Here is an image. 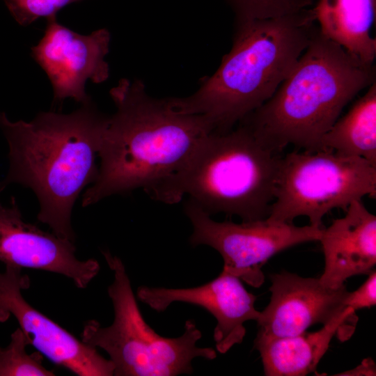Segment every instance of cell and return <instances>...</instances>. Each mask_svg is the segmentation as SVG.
<instances>
[{"mask_svg":"<svg viewBox=\"0 0 376 376\" xmlns=\"http://www.w3.org/2000/svg\"><path fill=\"white\" fill-rule=\"evenodd\" d=\"M184 210L193 229L190 243L215 249L223 258V271L254 288L264 283L262 268L269 258L292 246L319 241L323 229L267 218L240 224L219 222L189 200Z\"/></svg>","mask_w":376,"mask_h":376,"instance_id":"cell-8","label":"cell"},{"mask_svg":"<svg viewBox=\"0 0 376 376\" xmlns=\"http://www.w3.org/2000/svg\"><path fill=\"white\" fill-rule=\"evenodd\" d=\"M313 8L279 17L236 20L230 51L217 71L186 97L169 98L185 113L204 116L226 132L276 92L306 50L316 29Z\"/></svg>","mask_w":376,"mask_h":376,"instance_id":"cell-3","label":"cell"},{"mask_svg":"<svg viewBox=\"0 0 376 376\" xmlns=\"http://www.w3.org/2000/svg\"><path fill=\"white\" fill-rule=\"evenodd\" d=\"M323 150L363 158L376 165V81L322 140Z\"/></svg>","mask_w":376,"mask_h":376,"instance_id":"cell-17","label":"cell"},{"mask_svg":"<svg viewBox=\"0 0 376 376\" xmlns=\"http://www.w3.org/2000/svg\"><path fill=\"white\" fill-rule=\"evenodd\" d=\"M376 197V165L328 150L292 151L281 157L268 219L292 223L306 217L322 228L331 210L345 211L354 201Z\"/></svg>","mask_w":376,"mask_h":376,"instance_id":"cell-7","label":"cell"},{"mask_svg":"<svg viewBox=\"0 0 376 376\" xmlns=\"http://www.w3.org/2000/svg\"><path fill=\"white\" fill-rule=\"evenodd\" d=\"M321 242L324 268L319 280L337 289L349 278L368 274L376 264V217L361 200L352 201L343 217L322 229Z\"/></svg>","mask_w":376,"mask_h":376,"instance_id":"cell-14","label":"cell"},{"mask_svg":"<svg viewBox=\"0 0 376 376\" xmlns=\"http://www.w3.org/2000/svg\"><path fill=\"white\" fill-rule=\"evenodd\" d=\"M108 120L92 100L70 113L42 111L29 122H13L0 112L10 164L0 192L11 183L31 189L40 204L38 220L74 242L72 207L97 178L95 159Z\"/></svg>","mask_w":376,"mask_h":376,"instance_id":"cell-2","label":"cell"},{"mask_svg":"<svg viewBox=\"0 0 376 376\" xmlns=\"http://www.w3.org/2000/svg\"><path fill=\"white\" fill-rule=\"evenodd\" d=\"M335 375L344 376H375L376 375V366L375 361L370 358L364 359L361 363L351 370L336 374Z\"/></svg>","mask_w":376,"mask_h":376,"instance_id":"cell-22","label":"cell"},{"mask_svg":"<svg viewBox=\"0 0 376 376\" xmlns=\"http://www.w3.org/2000/svg\"><path fill=\"white\" fill-rule=\"evenodd\" d=\"M236 20L262 19L298 13L308 6L301 0H225Z\"/></svg>","mask_w":376,"mask_h":376,"instance_id":"cell-19","label":"cell"},{"mask_svg":"<svg viewBox=\"0 0 376 376\" xmlns=\"http://www.w3.org/2000/svg\"><path fill=\"white\" fill-rule=\"evenodd\" d=\"M305 2L308 6H311L313 4V0H301Z\"/></svg>","mask_w":376,"mask_h":376,"instance_id":"cell-23","label":"cell"},{"mask_svg":"<svg viewBox=\"0 0 376 376\" xmlns=\"http://www.w3.org/2000/svg\"><path fill=\"white\" fill-rule=\"evenodd\" d=\"M6 7L21 26H27L40 17L56 16L65 6L83 0H3Z\"/></svg>","mask_w":376,"mask_h":376,"instance_id":"cell-20","label":"cell"},{"mask_svg":"<svg viewBox=\"0 0 376 376\" xmlns=\"http://www.w3.org/2000/svg\"><path fill=\"white\" fill-rule=\"evenodd\" d=\"M375 72L374 65L349 54L317 26L273 95L240 123L276 154L290 145L308 152L323 150L324 134L347 104L375 82Z\"/></svg>","mask_w":376,"mask_h":376,"instance_id":"cell-4","label":"cell"},{"mask_svg":"<svg viewBox=\"0 0 376 376\" xmlns=\"http://www.w3.org/2000/svg\"><path fill=\"white\" fill-rule=\"evenodd\" d=\"M102 254L113 274L107 291L114 319L105 327L97 320H88L81 333V340L109 354L114 366L113 375L191 374L194 359L212 360L217 357L213 348L196 346L202 333L194 320L186 321L184 332L178 337L166 338L156 333L141 315L121 259L109 251Z\"/></svg>","mask_w":376,"mask_h":376,"instance_id":"cell-6","label":"cell"},{"mask_svg":"<svg viewBox=\"0 0 376 376\" xmlns=\"http://www.w3.org/2000/svg\"><path fill=\"white\" fill-rule=\"evenodd\" d=\"M350 307L338 318L314 332L283 336L256 335L254 348L260 355L264 375L267 376H304L315 373L317 366L327 352L335 335L344 332L345 339L354 327L346 322L354 315ZM340 338L342 339V334Z\"/></svg>","mask_w":376,"mask_h":376,"instance_id":"cell-15","label":"cell"},{"mask_svg":"<svg viewBox=\"0 0 376 376\" xmlns=\"http://www.w3.org/2000/svg\"><path fill=\"white\" fill-rule=\"evenodd\" d=\"M320 32L368 65L376 56V39L370 34L375 0H318L313 8Z\"/></svg>","mask_w":376,"mask_h":376,"instance_id":"cell-16","label":"cell"},{"mask_svg":"<svg viewBox=\"0 0 376 376\" xmlns=\"http://www.w3.org/2000/svg\"><path fill=\"white\" fill-rule=\"evenodd\" d=\"M346 307L355 312L357 310L370 308L376 304V272L371 271L368 279L353 292H350L345 300Z\"/></svg>","mask_w":376,"mask_h":376,"instance_id":"cell-21","label":"cell"},{"mask_svg":"<svg viewBox=\"0 0 376 376\" xmlns=\"http://www.w3.org/2000/svg\"><path fill=\"white\" fill-rule=\"evenodd\" d=\"M281 156L263 146L243 123L211 132L199 143L173 187L174 203L189 201L209 215L242 221L268 217Z\"/></svg>","mask_w":376,"mask_h":376,"instance_id":"cell-5","label":"cell"},{"mask_svg":"<svg viewBox=\"0 0 376 376\" xmlns=\"http://www.w3.org/2000/svg\"><path fill=\"white\" fill-rule=\"evenodd\" d=\"M31 345L29 337L17 328L10 336L6 347H0V376H54V372L47 369L42 354L36 351L28 354L26 347Z\"/></svg>","mask_w":376,"mask_h":376,"instance_id":"cell-18","label":"cell"},{"mask_svg":"<svg viewBox=\"0 0 376 376\" xmlns=\"http://www.w3.org/2000/svg\"><path fill=\"white\" fill-rule=\"evenodd\" d=\"M139 301L157 312L164 311L173 302L200 306L217 320L214 340L221 354L240 344L246 335L244 324L257 321L260 311L255 308L256 297L248 292L237 276L221 271L213 280L189 288L140 286L136 291Z\"/></svg>","mask_w":376,"mask_h":376,"instance_id":"cell-12","label":"cell"},{"mask_svg":"<svg viewBox=\"0 0 376 376\" xmlns=\"http://www.w3.org/2000/svg\"><path fill=\"white\" fill-rule=\"evenodd\" d=\"M270 301L256 321L257 335L267 337L293 336L316 324H328L346 309L349 293L345 285L325 287L319 278L302 277L288 272L269 276Z\"/></svg>","mask_w":376,"mask_h":376,"instance_id":"cell-13","label":"cell"},{"mask_svg":"<svg viewBox=\"0 0 376 376\" xmlns=\"http://www.w3.org/2000/svg\"><path fill=\"white\" fill-rule=\"evenodd\" d=\"M109 93L116 110L103 134L97 178L83 194L81 205L136 189L173 204L175 180L213 132L210 123L204 116L179 111L169 99L151 97L140 80L122 79Z\"/></svg>","mask_w":376,"mask_h":376,"instance_id":"cell-1","label":"cell"},{"mask_svg":"<svg viewBox=\"0 0 376 376\" xmlns=\"http://www.w3.org/2000/svg\"><path fill=\"white\" fill-rule=\"evenodd\" d=\"M30 279L22 268L6 265L0 272V322L11 316L29 337L31 345L52 363L79 376H111L114 366L97 349L84 343L30 305L22 291Z\"/></svg>","mask_w":376,"mask_h":376,"instance_id":"cell-10","label":"cell"},{"mask_svg":"<svg viewBox=\"0 0 376 376\" xmlns=\"http://www.w3.org/2000/svg\"><path fill=\"white\" fill-rule=\"evenodd\" d=\"M75 251L74 242L24 221L15 197L9 206L0 201V262L59 274L84 289L100 266L94 258L79 260Z\"/></svg>","mask_w":376,"mask_h":376,"instance_id":"cell-11","label":"cell"},{"mask_svg":"<svg viewBox=\"0 0 376 376\" xmlns=\"http://www.w3.org/2000/svg\"><path fill=\"white\" fill-rule=\"evenodd\" d=\"M110 40L106 29L82 35L59 23L56 16L47 19L43 37L31 50L52 84L54 104L66 98L81 104L91 100L85 84L88 80L100 84L108 79L109 67L105 56Z\"/></svg>","mask_w":376,"mask_h":376,"instance_id":"cell-9","label":"cell"}]
</instances>
